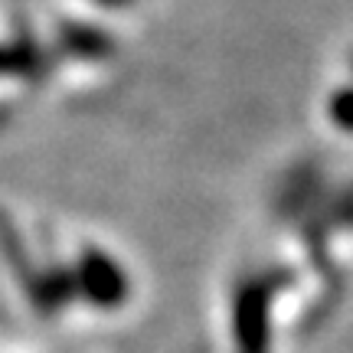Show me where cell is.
Masks as SVG:
<instances>
[{"label":"cell","mask_w":353,"mask_h":353,"mask_svg":"<svg viewBox=\"0 0 353 353\" xmlns=\"http://www.w3.org/2000/svg\"><path fill=\"white\" fill-rule=\"evenodd\" d=\"M76 288L82 291V298H85L92 307H99V311H114V307H121L128 301V275L125 268L114 262L112 255L105 252H85L82 255V262H79V275H76Z\"/></svg>","instance_id":"2"},{"label":"cell","mask_w":353,"mask_h":353,"mask_svg":"<svg viewBox=\"0 0 353 353\" xmlns=\"http://www.w3.org/2000/svg\"><path fill=\"white\" fill-rule=\"evenodd\" d=\"M330 118H334V125H341L343 131H353V88L334 95V101H330Z\"/></svg>","instance_id":"3"},{"label":"cell","mask_w":353,"mask_h":353,"mask_svg":"<svg viewBox=\"0 0 353 353\" xmlns=\"http://www.w3.org/2000/svg\"><path fill=\"white\" fill-rule=\"evenodd\" d=\"M108 3H114V0H108Z\"/></svg>","instance_id":"4"},{"label":"cell","mask_w":353,"mask_h":353,"mask_svg":"<svg viewBox=\"0 0 353 353\" xmlns=\"http://www.w3.org/2000/svg\"><path fill=\"white\" fill-rule=\"evenodd\" d=\"M285 275H252L232 294V343L236 353H272V304Z\"/></svg>","instance_id":"1"}]
</instances>
